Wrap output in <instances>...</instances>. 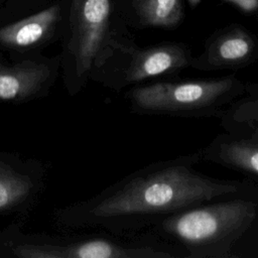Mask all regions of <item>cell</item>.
I'll return each instance as SVG.
<instances>
[{
	"label": "cell",
	"mask_w": 258,
	"mask_h": 258,
	"mask_svg": "<svg viewBox=\"0 0 258 258\" xmlns=\"http://www.w3.org/2000/svg\"><path fill=\"white\" fill-rule=\"evenodd\" d=\"M237 183L218 181L182 164H172L135 176L84 201L53 210L61 231L113 228L130 216L159 215L189 209L203 202L236 192Z\"/></svg>",
	"instance_id": "obj_1"
},
{
	"label": "cell",
	"mask_w": 258,
	"mask_h": 258,
	"mask_svg": "<svg viewBox=\"0 0 258 258\" xmlns=\"http://www.w3.org/2000/svg\"><path fill=\"white\" fill-rule=\"evenodd\" d=\"M256 215L255 203L236 199L177 212L162 228L185 246L189 257H230Z\"/></svg>",
	"instance_id": "obj_2"
},
{
	"label": "cell",
	"mask_w": 258,
	"mask_h": 258,
	"mask_svg": "<svg viewBox=\"0 0 258 258\" xmlns=\"http://www.w3.org/2000/svg\"><path fill=\"white\" fill-rule=\"evenodd\" d=\"M111 0H73L60 54V76L69 96L84 90L109 46Z\"/></svg>",
	"instance_id": "obj_3"
},
{
	"label": "cell",
	"mask_w": 258,
	"mask_h": 258,
	"mask_svg": "<svg viewBox=\"0 0 258 258\" xmlns=\"http://www.w3.org/2000/svg\"><path fill=\"white\" fill-rule=\"evenodd\" d=\"M13 221L0 230V258H143L144 247H129L103 237L25 233Z\"/></svg>",
	"instance_id": "obj_4"
},
{
	"label": "cell",
	"mask_w": 258,
	"mask_h": 258,
	"mask_svg": "<svg viewBox=\"0 0 258 258\" xmlns=\"http://www.w3.org/2000/svg\"><path fill=\"white\" fill-rule=\"evenodd\" d=\"M48 170L37 158L0 150V217L23 223L46 187Z\"/></svg>",
	"instance_id": "obj_5"
},
{
	"label": "cell",
	"mask_w": 258,
	"mask_h": 258,
	"mask_svg": "<svg viewBox=\"0 0 258 258\" xmlns=\"http://www.w3.org/2000/svg\"><path fill=\"white\" fill-rule=\"evenodd\" d=\"M231 77L188 81L159 82L139 87L129 93L132 104L147 112L191 111L214 105L234 89Z\"/></svg>",
	"instance_id": "obj_6"
},
{
	"label": "cell",
	"mask_w": 258,
	"mask_h": 258,
	"mask_svg": "<svg viewBox=\"0 0 258 258\" xmlns=\"http://www.w3.org/2000/svg\"><path fill=\"white\" fill-rule=\"evenodd\" d=\"M60 76V54L10 57L0 51V102L26 104L45 98Z\"/></svg>",
	"instance_id": "obj_7"
},
{
	"label": "cell",
	"mask_w": 258,
	"mask_h": 258,
	"mask_svg": "<svg viewBox=\"0 0 258 258\" xmlns=\"http://www.w3.org/2000/svg\"><path fill=\"white\" fill-rule=\"evenodd\" d=\"M60 19V6L54 4L0 26V51H7L10 57L40 53L57 32Z\"/></svg>",
	"instance_id": "obj_8"
},
{
	"label": "cell",
	"mask_w": 258,
	"mask_h": 258,
	"mask_svg": "<svg viewBox=\"0 0 258 258\" xmlns=\"http://www.w3.org/2000/svg\"><path fill=\"white\" fill-rule=\"evenodd\" d=\"M188 64V53L175 43H165L138 51L123 72V83L131 84L174 73Z\"/></svg>",
	"instance_id": "obj_9"
},
{
	"label": "cell",
	"mask_w": 258,
	"mask_h": 258,
	"mask_svg": "<svg viewBox=\"0 0 258 258\" xmlns=\"http://www.w3.org/2000/svg\"><path fill=\"white\" fill-rule=\"evenodd\" d=\"M254 50L252 37L241 29L220 36L210 47L208 60L215 67H233L246 62Z\"/></svg>",
	"instance_id": "obj_10"
},
{
	"label": "cell",
	"mask_w": 258,
	"mask_h": 258,
	"mask_svg": "<svg viewBox=\"0 0 258 258\" xmlns=\"http://www.w3.org/2000/svg\"><path fill=\"white\" fill-rule=\"evenodd\" d=\"M134 7L144 25L173 27L181 19V0H135Z\"/></svg>",
	"instance_id": "obj_11"
},
{
	"label": "cell",
	"mask_w": 258,
	"mask_h": 258,
	"mask_svg": "<svg viewBox=\"0 0 258 258\" xmlns=\"http://www.w3.org/2000/svg\"><path fill=\"white\" fill-rule=\"evenodd\" d=\"M222 162L258 174V142L235 140L221 144L218 153Z\"/></svg>",
	"instance_id": "obj_12"
},
{
	"label": "cell",
	"mask_w": 258,
	"mask_h": 258,
	"mask_svg": "<svg viewBox=\"0 0 258 258\" xmlns=\"http://www.w3.org/2000/svg\"><path fill=\"white\" fill-rule=\"evenodd\" d=\"M237 6H239L242 10L250 12L258 8V0H227ZM191 5H197L200 0H188Z\"/></svg>",
	"instance_id": "obj_13"
}]
</instances>
